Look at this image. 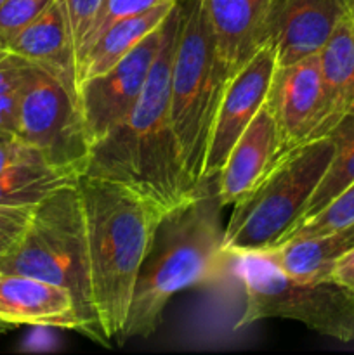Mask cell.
<instances>
[{"label":"cell","instance_id":"1","mask_svg":"<svg viewBox=\"0 0 354 355\" xmlns=\"http://www.w3.org/2000/svg\"><path fill=\"white\" fill-rule=\"evenodd\" d=\"M177 30L179 0L165 19V37L141 97L120 123L94 142L83 173L130 187L163 214L198 194L184 170L170 118V73Z\"/></svg>","mask_w":354,"mask_h":355},{"label":"cell","instance_id":"2","mask_svg":"<svg viewBox=\"0 0 354 355\" xmlns=\"http://www.w3.org/2000/svg\"><path fill=\"white\" fill-rule=\"evenodd\" d=\"M222 205L215 179L203 191L170 208L156 224L135 279L120 342L148 338L160 328L174 295L217 277L224 269Z\"/></svg>","mask_w":354,"mask_h":355},{"label":"cell","instance_id":"3","mask_svg":"<svg viewBox=\"0 0 354 355\" xmlns=\"http://www.w3.org/2000/svg\"><path fill=\"white\" fill-rule=\"evenodd\" d=\"M85 217L94 307L106 340L120 338L135 279L163 211L113 180L78 179Z\"/></svg>","mask_w":354,"mask_h":355},{"label":"cell","instance_id":"4","mask_svg":"<svg viewBox=\"0 0 354 355\" xmlns=\"http://www.w3.org/2000/svg\"><path fill=\"white\" fill-rule=\"evenodd\" d=\"M0 270L37 277L68 290L82 321V336L103 347L110 345L94 307L78 182L61 187L33 208L21 239L0 262Z\"/></svg>","mask_w":354,"mask_h":355},{"label":"cell","instance_id":"5","mask_svg":"<svg viewBox=\"0 0 354 355\" xmlns=\"http://www.w3.org/2000/svg\"><path fill=\"white\" fill-rule=\"evenodd\" d=\"M201 0H179V30L170 73V118L191 187L200 193L215 113L229 83Z\"/></svg>","mask_w":354,"mask_h":355},{"label":"cell","instance_id":"6","mask_svg":"<svg viewBox=\"0 0 354 355\" xmlns=\"http://www.w3.org/2000/svg\"><path fill=\"white\" fill-rule=\"evenodd\" d=\"M333 151L332 139L319 137L278 156L253 189L235 205L224 229V252L229 257L262 253L283 241L304 217Z\"/></svg>","mask_w":354,"mask_h":355},{"label":"cell","instance_id":"7","mask_svg":"<svg viewBox=\"0 0 354 355\" xmlns=\"http://www.w3.org/2000/svg\"><path fill=\"white\" fill-rule=\"evenodd\" d=\"M231 259H236V276L245 291L236 329L266 319H287L339 342H354V297L335 281L297 279L260 253Z\"/></svg>","mask_w":354,"mask_h":355},{"label":"cell","instance_id":"8","mask_svg":"<svg viewBox=\"0 0 354 355\" xmlns=\"http://www.w3.org/2000/svg\"><path fill=\"white\" fill-rule=\"evenodd\" d=\"M16 134L35 146L51 165L83 175L90 142L78 97L56 75L33 64L19 96Z\"/></svg>","mask_w":354,"mask_h":355},{"label":"cell","instance_id":"9","mask_svg":"<svg viewBox=\"0 0 354 355\" xmlns=\"http://www.w3.org/2000/svg\"><path fill=\"white\" fill-rule=\"evenodd\" d=\"M165 37V23L108 71L78 83V106L90 142H97L132 111Z\"/></svg>","mask_w":354,"mask_h":355},{"label":"cell","instance_id":"10","mask_svg":"<svg viewBox=\"0 0 354 355\" xmlns=\"http://www.w3.org/2000/svg\"><path fill=\"white\" fill-rule=\"evenodd\" d=\"M266 103L276 120L280 155L318 139L325 116L319 52L276 66Z\"/></svg>","mask_w":354,"mask_h":355},{"label":"cell","instance_id":"11","mask_svg":"<svg viewBox=\"0 0 354 355\" xmlns=\"http://www.w3.org/2000/svg\"><path fill=\"white\" fill-rule=\"evenodd\" d=\"M274 69L276 55L273 47L266 44L226 85L208 141L205 182L219 175L233 146L266 103Z\"/></svg>","mask_w":354,"mask_h":355},{"label":"cell","instance_id":"12","mask_svg":"<svg viewBox=\"0 0 354 355\" xmlns=\"http://www.w3.org/2000/svg\"><path fill=\"white\" fill-rule=\"evenodd\" d=\"M353 0H274L269 42L276 66H287L318 54L344 17Z\"/></svg>","mask_w":354,"mask_h":355},{"label":"cell","instance_id":"13","mask_svg":"<svg viewBox=\"0 0 354 355\" xmlns=\"http://www.w3.org/2000/svg\"><path fill=\"white\" fill-rule=\"evenodd\" d=\"M0 319L14 326H42L82 335L71 293L49 281L0 270Z\"/></svg>","mask_w":354,"mask_h":355},{"label":"cell","instance_id":"14","mask_svg":"<svg viewBox=\"0 0 354 355\" xmlns=\"http://www.w3.org/2000/svg\"><path fill=\"white\" fill-rule=\"evenodd\" d=\"M274 0H201L219 58L235 76L269 42Z\"/></svg>","mask_w":354,"mask_h":355},{"label":"cell","instance_id":"15","mask_svg":"<svg viewBox=\"0 0 354 355\" xmlns=\"http://www.w3.org/2000/svg\"><path fill=\"white\" fill-rule=\"evenodd\" d=\"M278 156L280 135L276 120L267 103H264L246 130L233 146L221 172L215 177L217 196L222 207L236 205L250 193L264 173L273 166Z\"/></svg>","mask_w":354,"mask_h":355},{"label":"cell","instance_id":"16","mask_svg":"<svg viewBox=\"0 0 354 355\" xmlns=\"http://www.w3.org/2000/svg\"><path fill=\"white\" fill-rule=\"evenodd\" d=\"M3 49L51 71L78 97L75 47L61 0H54Z\"/></svg>","mask_w":354,"mask_h":355},{"label":"cell","instance_id":"17","mask_svg":"<svg viewBox=\"0 0 354 355\" xmlns=\"http://www.w3.org/2000/svg\"><path fill=\"white\" fill-rule=\"evenodd\" d=\"M323 75L325 116L318 139L326 137L342 118L354 114V26L349 16L319 51Z\"/></svg>","mask_w":354,"mask_h":355},{"label":"cell","instance_id":"18","mask_svg":"<svg viewBox=\"0 0 354 355\" xmlns=\"http://www.w3.org/2000/svg\"><path fill=\"white\" fill-rule=\"evenodd\" d=\"M351 248H354V224L325 234L288 239L260 255L288 276L323 281L330 279L335 262Z\"/></svg>","mask_w":354,"mask_h":355},{"label":"cell","instance_id":"19","mask_svg":"<svg viewBox=\"0 0 354 355\" xmlns=\"http://www.w3.org/2000/svg\"><path fill=\"white\" fill-rule=\"evenodd\" d=\"M174 2L162 3L151 10L127 17L111 24L106 31L99 35L96 42L89 47L78 66V83L90 76L101 75L117 64L121 58L128 54L139 42L144 40L149 33L158 30L169 14L172 12Z\"/></svg>","mask_w":354,"mask_h":355},{"label":"cell","instance_id":"20","mask_svg":"<svg viewBox=\"0 0 354 355\" xmlns=\"http://www.w3.org/2000/svg\"><path fill=\"white\" fill-rule=\"evenodd\" d=\"M80 177L45 162L23 163L0 173V207H37L61 187L75 186Z\"/></svg>","mask_w":354,"mask_h":355},{"label":"cell","instance_id":"21","mask_svg":"<svg viewBox=\"0 0 354 355\" xmlns=\"http://www.w3.org/2000/svg\"><path fill=\"white\" fill-rule=\"evenodd\" d=\"M326 137L333 141L335 151L325 177L309 201L302 220L323 210L333 198L339 196L351 182H354V114L342 118Z\"/></svg>","mask_w":354,"mask_h":355},{"label":"cell","instance_id":"22","mask_svg":"<svg viewBox=\"0 0 354 355\" xmlns=\"http://www.w3.org/2000/svg\"><path fill=\"white\" fill-rule=\"evenodd\" d=\"M33 62L0 47V132L16 134L17 104Z\"/></svg>","mask_w":354,"mask_h":355},{"label":"cell","instance_id":"23","mask_svg":"<svg viewBox=\"0 0 354 355\" xmlns=\"http://www.w3.org/2000/svg\"><path fill=\"white\" fill-rule=\"evenodd\" d=\"M354 224V182H351L342 193L333 198L323 210L312 217L305 218L295 225L283 238V241L295 238H309V236L325 234ZM281 241V243H283ZM280 245V243H278Z\"/></svg>","mask_w":354,"mask_h":355},{"label":"cell","instance_id":"24","mask_svg":"<svg viewBox=\"0 0 354 355\" xmlns=\"http://www.w3.org/2000/svg\"><path fill=\"white\" fill-rule=\"evenodd\" d=\"M167 2H174V0H103L101 7L97 9L96 16H94L92 23H90L85 42H83L82 52H80L78 58V66L80 62H82L85 52L89 51L90 45H92L94 42L99 38V35L103 33V31H106L111 24L118 23V21L121 19H127V17L137 16V14L155 9V7Z\"/></svg>","mask_w":354,"mask_h":355},{"label":"cell","instance_id":"25","mask_svg":"<svg viewBox=\"0 0 354 355\" xmlns=\"http://www.w3.org/2000/svg\"><path fill=\"white\" fill-rule=\"evenodd\" d=\"M54 0H6L0 6V47H7Z\"/></svg>","mask_w":354,"mask_h":355},{"label":"cell","instance_id":"26","mask_svg":"<svg viewBox=\"0 0 354 355\" xmlns=\"http://www.w3.org/2000/svg\"><path fill=\"white\" fill-rule=\"evenodd\" d=\"M65 7L66 17H68L69 30L73 37V47L76 55V68H78V58L82 52L83 42L89 33L90 23L96 16L97 9L101 7L103 0H61Z\"/></svg>","mask_w":354,"mask_h":355},{"label":"cell","instance_id":"27","mask_svg":"<svg viewBox=\"0 0 354 355\" xmlns=\"http://www.w3.org/2000/svg\"><path fill=\"white\" fill-rule=\"evenodd\" d=\"M45 162V156L35 146L28 144L14 132H0V173L23 163Z\"/></svg>","mask_w":354,"mask_h":355},{"label":"cell","instance_id":"28","mask_svg":"<svg viewBox=\"0 0 354 355\" xmlns=\"http://www.w3.org/2000/svg\"><path fill=\"white\" fill-rule=\"evenodd\" d=\"M35 207H0V262L10 253L23 236Z\"/></svg>","mask_w":354,"mask_h":355},{"label":"cell","instance_id":"29","mask_svg":"<svg viewBox=\"0 0 354 355\" xmlns=\"http://www.w3.org/2000/svg\"><path fill=\"white\" fill-rule=\"evenodd\" d=\"M330 279L349 291L354 297V248H351L346 255L340 257L333 266Z\"/></svg>","mask_w":354,"mask_h":355},{"label":"cell","instance_id":"30","mask_svg":"<svg viewBox=\"0 0 354 355\" xmlns=\"http://www.w3.org/2000/svg\"><path fill=\"white\" fill-rule=\"evenodd\" d=\"M14 328H17V326H14V324H10V322L2 321V319H0V336L6 335V333H9V331H12Z\"/></svg>","mask_w":354,"mask_h":355},{"label":"cell","instance_id":"31","mask_svg":"<svg viewBox=\"0 0 354 355\" xmlns=\"http://www.w3.org/2000/svg\"><path fill=\"white\" fill-rule=\"evenodd\" d=\"M349 19H351V23H353V26H354V0H353V2H351V9H349Z\"/></svg>","mask_w":354,"mask_h":355},{"label":"cell","instance_id":"32","mask_svg":"<svg viewBox=\"0 0 354 355\" xmlns=\"http://www.w3.org/2000/svg\"><path fill=\"white\" fill-rule=\"evenodd\" d=\"M3 2H6V0H0V6H2V3H3Z\"/></svg>","mask_w":354,"mask_h":355}]
</instances>
